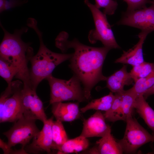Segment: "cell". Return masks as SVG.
<instances>
[{"mask_svg": "<svg viewBox=\"0 0 154 154\" xmlns=\"http://www.w3.org/2000/svg\"><path fill=\"white\" fill-rule=\"evenodd\" d=\"M67 33L63 31L56 38V45L62 52L72 48L74 52L69 59V66L79 79L83 86L86 100L91 98V90L99 82L106 80L107 77L102 73V68L106 55L111 49L88 46L75 38L68 40Z\"/></svg>", "mask_w": 154, "mask_h": 154, "instance_id": "6da1fadb", "label": "cell"}, {"mask_svg": "<svg viewBox=\"0 0 154 154\" xmlns=\"http://www.w3.org/2000/svg\"><path fill=\"white\" fill-rule=\"evenodd\" d=\"M4 33L0 45V58L11 63L17 69L15 78L21 81L24 85L31 87L28 62L33 56V51L29 43L24 42L22 35L28 28L23 27L11 34L1 25Z\"/></svg>", "mask_w": 154, "mask_h": 154, "instance_id": "7a4b0ae2", "label": "cell"}, {"mask_svg": "<svg viewBox=\"0 0 154 154\" xmlns=\"http://www.w3.org/2000/svg\"><path fill=\"white\" fill-rule=\"evenodd\" d=\"M34 19L29 18L27 25L33 29L38 37L40 46L37 53L30 58L31 68L29 70L30 79L32 87L36 90L39 84L52 74L55 68L63 62L69 60L72 54H60L53 52L44 45L42 33L37 26Z\"/></svg>", "mask_w": 154, "mask_h": 154, "instance_id": "3957f363", "label": "cell"}, {"mask_svg": "<svg viewBox=\"0 0 154 154\" xmlns=\"http://www.w3.org/2000/svg\"><path fill=\"white\" fill-rule=\"evenodd\" d=\"M46 79L50 88V104L67 101L76 100L80 102L86 100L80 81L76 75L68 80L56 78L52 74Z\"/></svg>", "mask_w": 154, "mask_h": 154, "instance_id": "277c9868", "label": "cell"}, {"mask_svg": "<svg viewBox=\"0 0 154 154\" xmlns=\"http://www.w3.org/2000/svg\"><path fill=\"white\" fill-rule=\"evenodd\" d=\"M23 82L12 81L1 94L0 98V122H15L23 115L21 90Z\"/></svg>", "mask_w": 154, "mask_h": 154, "instance_id": "5b68a950", "label": "cell"}, {"mask_svg": "<svg viewBox=\"0 0 154 154\" xmlns=\"http://www.w3.org/2000/svg\"><path fill=\"white\" fill-rule=\"evenodd\" d=\"M84 2L91 12L95 25V29L91 30L89 33L88 37L90 42L94 44L99 40L104 46L111 49L120 48L108 21L106 15L88 0H85Z\"/></svg>", "mask_w": 154, "mask_h": 154, "instance_id": "8992f818", "label": "cell"}, {"mask_svg": "<svg viewBox=\"0 0 154 154\" xmlns=\"http://www.w3.org/2000/svg\"><path fill=\"white\" fill-rule=\"evenodd\" d=\"M125 121L126 126L123 137L117 141L123 152L134 153L143 145L154 142V135L151 134L132 116Z\"/></svg>", "mask_w": 154, "mask_h": 154, "instance_id": "52a82bcc", "label": "cell"}, {"mask_svg": "<svg viewBox=\"0 0 154 154\" xmlns=\"http://www.w3.org/2000/svg\"><path fill=\"white\" fill-rule=\"evenodd\" d=\"M36 120L22 116L9 130L3 133L7 139L9 148L20 144L21 149L25 150L26 146L40 131L36 124Z\"/></svg>", "mask_w": 154, "mask_h": 154, "instance_id": "ba28073f", "label": "cell"}, {"mask_svg": "<svg viewBox=\"0 0 154 154\" xmlns=\"http://www.w3.org/2000/svg\"><path fill=\"white\" fill-rule=\"evenodd\" d=\"M151 4L149 7L123 12L117 24L134 27L149 34L154 31V0Z\"/></svg>", "mask_w": 154, "mask_h": 154, "instance_id": "9c48e42d", "label": "cell"}, {"mask_svg": "<svg viewBox=\"0 0 154 154\" xmlns=\"http://www.w3.org/2000/svg\"><path fill=\"white\" fill-rule=\"evenodd\" d=\"M36 90L23 84L21 92L23 116L40 120L43 123L47 120V117L42 102L37 95Z\"/></svg>", "mask_w": 154, "mask_h": 154, "instance_id": "30bf717a", "label": "cell"}, {"mask_svg": "<svg viewBox=\"0 0 154 154\" xmlns=\"http://www.w3.org/2000/svg\"><path fill=\"white\" fill-rule=\"evenodd\" d=\"M53 121V117H52L43 123L42 129L34 136L32 142L25 147L27 154L51 152L53 144L52 132Z\"/></svg>", "mask_w": 154, "mask_h": 154, "instance_id": "8fae6325", "label": "cell"}, {"mask_svg": "<svg viewBox=\"0 0 154 154\" xmlns=\"http://www.w3.org/2000/svg\"><path fill=\"white\" fill-rule=\"evenodd\" d=\"M104 114L97 110L89 117L83 120V129L80 135L85 138L104 136L110 129L105 122Z\"/></svg>", "mask_w": 154, "mask_h": 154, "instance_id": "7c38bea8", "label": "cell"}, {"mask_svg": "<svg viewBox=\"0 0 154 154\" xmlns=\"http://www.w3.org/2000/svg\"><path fill=\"white\" fill-rule=\"evenodd\" d=\"M78 102L54 103L52 105V112L56 120L62 122H70L79 119L81 111Z\"/></svg>", "mask_w": 154, "mask_h": 154, "instance_id": "4fadbf2b", "label": "cell"}, {"mask_svg": "<svg viewBox=\"0 0 154 154\" xmlns=\"http://www.w3.org/2000/svg\"><path fill=\"white\" fill-rule=\"evenodd\" d=\"M149 33L141 31L138 35L139 40L133 47L127 51H123L121 56L116 60L115 62L128 64L132 66L139 65L144 62L143 45Z\"/></svg>", "mask_w": 154, "mask_h": 154, "instance_id": "5bb4252c", "label": "cell"}, {"mask_svg": "<svg viewBox=\"0 0 154 154\" xmlns=\"http://www.w3.org/2000/svg\"><path fill=\"white\" fill-rule=\"evenodd\" d=\"M97 146L94 147L95 154H119L123 150L118 141L111 133V129L96 141Z\"/></svg>", "mask_w": 154, "mask_h": 154, "instance_id": "9a60e30c", "label": "cell"}, {"mask_svg": "<svg viewBox=\"0 0 154 154\" xmlns=\"http://www.w3.org/2000/svg\"><path fill=\"white\" fill-rule=\"evenodd\" d=\"M89 145L87 138L80 135L74 138L68 139L63 144L55 145L52 149L58 150V153L68 154L77 153L86 150Z\"/></svg>", "mask_w": 154, "mask_h": 154, "instance_id": "2e32d148", "label": "cell"}, {"mask_svg": "<svg viewBox=\"0 0 154 154\" xmlns=\"http://www.w3.org/2000/svg\"><path fill=\"white\" fill-rule=\"evenodd\" d=\"M134 108L151 129L152 134L154 135V110L146 102L143 94L136 98Z\"/></svg>", "mask_w": 154, "mask_h": 154, "instance_id": "e0dca14e", "label": "cell"}, {"mask_svg": "<svg viewBox=\"0 0 154 154\" xmlns=\"http://www.w3.org/2000/svg\"><path fill=\"white\" fill-rule=\"evenodd\" d=\"M115 97V95L111 92L107 95L92 100L84 107L80 108V111L82 113L91 110L107 111L111 107Z\"/></svg>", "mask_w": 154, "mask_h": 154, "instance_id": "ac0fdd59", "label": "cell"}, {"mask_svg": "<svg viewBox=\"0 0 154 154\" xmlns=\"http://www.w3.org/2000/svg\"><path fill=\"white\" fill-rule=\"evenodd\" d=\"M121 103L120 113L121 119L125 121L132 116L135 100L137 97L129 89L121 93Z\"/></svg>", "mask_w": 154, "mask_h": 154, "instance_id": "d6986e66", "label": "cell"}, {"mask_svg": "<svg viewBox=\"0 0 154 154\" xmlns=\"http://www.w3.org/2000/svg\"><path fill=\"white\" fill-rule=\"evenodd\" d=\"M52 132L53 141L52 147L54 146L61 145L69 139L61 121L53 120L52 125Z\"/></svg>", "mask_w": 154, "mask_h": 154, "instance_id": "ffe728a7", "label": "cell"}, {"mask_svg": "<svg viewBox=\"0 0 154 154\" xmlns=\"http://www.w3.org/2000/svg\"><path fill=\"white\" fill-rule=\"evenodd\" d=\"M115 99L110 108L105 112L104 114L106 120L111 122H115L121 120L120 113L121 103V93H116Z\"/></svg>", "mask_w": 154, "mask_h": 154, "instance_id": "44dd1931", "label": "cell"}, {"mask_svg": "<svg viewBox=\"0 0 154 154\" xmlns=\"http://www.w3.org/2000/svg\"><path fill=\"white\" fill-rule=\"evenodd\" d=\"M154 71V63L144 61L139 65L133 66L130 73L135 82L139 79L148 76Z\"/></svg>", "mask_w": 154, "mask_h": 154, "instance_id": "7402d4cb", "label": "cell"}, {"mask_svg": "<svg viewBox=\"0 0 154 154\" xmlns=\"http://www.w3.org/2000/svg\"><path fill=\"white\" fill-rule=\"evenodd\" d=\"M130 90L137 97L143 94L154 84V71L148 76L137 80Z\"/></svg>", "mask_w": 154, "mask_h": 154, "instance_id": "603a6c76", "label": "cell"}, {"mask_svg": "<svg viewBox=\"0 0 154 154\" xmlns=\"http://www.w3.org/2000/svg\"><path fill=\"white\" fill-rule=\"evenodd\" d=\"M18 70L13 64L0 58V76L9 85L13 78L17 75Z\"/></svg>", "mask_w": 154, "mask_h": 154, "instance_id": "cb8c5ba5", "label": "cell"}, {"mask_svg": "<svg viewBox=\"0 0 154 154\" xmlns=\"http://www.w3.org/2000/svg\"><path fill=\"white\" fill-rule=\"evenodd\" d=\"M106 87L113 93H120L124 91V87L125 83L121 78L113 74L107 77L106 80Z\"/></svg>", "mask_w": 154, "mask_h": 154, "instance_id": "d4e9b609", "label": "cell"}, {"mask_svg": "<svg viewBox=\"0 0 154 154\" xmlns=\"http://www.w3.org/2000/svg\"><path fill=\"white\" fill-rule=\"evenodd\" d=\"M95 5L98 9L103 8V13L106 15H113L117 8L118 4L114 0H95Z\"/></svg>", "mask_w": 154, "mask_h": 154, "instance_id": "484cf974", "label": "cell"}, {"mask_svg": "<svg viewBox=\"0 0 154 154\" xmlns=\"http://www.w3.org/2000/svg\"><path fill=\"white\" fill-rule=\"evenodd\" d=\"M127 4L126 11H131L144 8L148 3L151 4L152 0H122Z\"/></svg>", "mask_w": 154, "mask_h": 154, "instance_id": "4316f807", "label": "cell"}, {"mask_svg": "<svg viewBox=\"0 0 154 154\" xmlns=\"http://www.w3.org/2000/svg\"><path fill=\"white\" fill-rule=\"evenodd\" d=\"M0 147L4 152V154H16V150H13L9 148L7 143L4 142L1 139H0Z\"/></svg>", "mask_w": 154, "mask_h": 154, "instance_id": "83f0119b", "label": "cell"}, {"mask_svg": "<svg viewBox=\"0 0 154 154\" xmlns=\"http://www.w3.org/2000/svg\"><path fill=\"white\" fill-rule=\"evenodd\" d=\"M153 94H154V84L146 91L143 93V95L146 99L149 96Z\"/></svg>", "mask_w": 154, "mask_h": 154, "instance_id": "f1b7e54d", "label": "cell"}, {"mask_svg": "<svg viewBox=\"0 0 154 154\" xmlns=\"http://www.w3.org/2000/svg\"><path fill=\"white\" fill-rule=\"evenodd\" d=\"M5 1L6 0H0V11L1 13L5 10Z\"/></svg>", "mask_w": 154, "mask_h": 154, "instance_id": "f546056e", "label": "cell"}]
</instances>
